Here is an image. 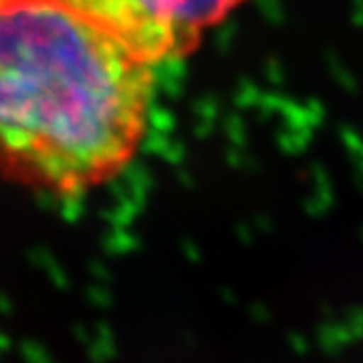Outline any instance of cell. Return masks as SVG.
Returning <instances> with one entry per match:
<instances>
[{"label":"cell","instance_id":"6da1fadb","mask_svg":"<svg viewBox=\"0 0 363 363\" xmlns=\"http://www.w3.org/2000/svg\"><path fill=\"white\" fill-rule=\"evenodd\" d=\"M150 63L61 0L0 6V176L59 194L123 168L145 130Z\"/></svg>","mask_w":363,"mask_h":363},{"label":"cell","instance_id":"7a4b0ae2","mask_svg":"<svg viewBox=\"0 0 363 363\" xmlns=\"http://www.w3.org/2000/svg\"><path fill=\"white\" fill-rule=\"evenodd\" d=\"M154 63L192 51L204 30L245 0H61Z\"/></svg>","mask_w":363,"mask_h":363},{"label":"cell","instance_id":"3957f363","mask_svg":"<svg viewBox=\"0 0 363 363\" xmlns=\"http://www.w3.org/2000/svg\"><path fill=\"white\" fill-rule=\"evenodd\" d=\"M9 2H14V0H0V6H2V4H9Z\"/></svg>","mask_w":363,"mask_h":363}]
</instances>
